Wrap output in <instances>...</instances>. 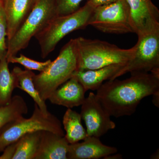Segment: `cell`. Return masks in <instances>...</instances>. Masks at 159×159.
Here are the masks:
<instances>
[{"label":"cell","mask_w":159,"mask_h":159,"mask_svg":"<svg viewBox=\"0 0 159 159\" xmlns=\"http://www.w3.org/2000/svg\"><path fill=\"white\" fill-rule=\"evenodd\" d=\"M159 91V75L132 72L129 78L103 83L97 90L99 102L111 117L130 116L141 101Z\"/></svg>","instance_id":"obj_1"},{"label":"cell","mask_w":159,"mask_h":159,"mask_svg":"<svg viewBox=\"0 0 159 159\" xmlns=\"http://www.w3.org/2000/svg\"><path fill=\"white\" fill-rule=\"evenodd\" d=\"M78 70H94L114 64L125 66L132 59L136 46L120 48L104 41L79 37L75 39Z\"/></svg>","instance_id":"obj_2"},{"label":"cell","mask_w":159,"mask_h":159,"mask_svg":"<svg viewBox=\"0 0 159 159\" xmlns=\"http://www.w3.org/2000/svg\"><path fill=\"white\" fill-rule=\"evenodd\" d=\"M78 70L76 40L71 39L62 47L56 59L45 70L34 75V86L41 98L46 101L52 93L73 77Z\"/></svg>","instance_id":"obj_3"},{"label":"cell","mask_w":159,"mask_h":159,"mask_svg":"<svg viewBox=\"0 0 159 159\" xmlns=\"http://www.w3.org/2000/svg\"><path fill=\"white\" fill-rule=\"evenodd\" d=\"M94 9L87 2L73 13L57 16L52 18L34 36L39 44L42 58H45L54 51L57 44L67 34L89 26V20Z\"/></svg>","instance_id":"obj_4"},{"label":"cell","mask_w":159,"mask_h":159,"mask_svg":"<svg viewBox=\"0 0 159 159\" xmlns=\"http://www.w3.org/2000/svg\"><path fill=\"white\" fill-rule=\"evenodd\" d=\"M57 16L55 0H37L25 20L8 41L6 59L16 56L20 51L27 48L31 38Z\"/></svg>","instance_id":"obj_5"},{"label":"cell","mask_w":159,"mask_h":159,"mask_svg":"<svg viewBox=\"0 0 159 159\" xmlns=\"http://www.w3.org/2000/svg\"><path fill=\"white\" fill-rule=\"evenodd\" d=\"M52 132L64 136L61 122L50 112L45 116L37 104H34L32 116L28 119L20 117L6 125L0 132V153L8 145L16 142L26 134L36 131Z\"/></svg>","instance_id":"obj_6"},{"label":"cell","mask_w":159,"mask_h":159,"mask_svg":"<svg viewBox=\"0 0 159 159\" xmlns=\"http://www.w3.org/2000/svg\"><path fill=\"white\" fill-rule=\"evenodd\" d=\"M89 25L109 34L134 33L128 5L125 0L94 8L89 20Z\"/></svg>","instance_id":"obj_7"},{"label":"cell","mask_w":159,"mask_h":159,"mask_svg":"<svg viewBox=\"0 0 159 159\" xmlns=\"http://www.w3.org/2000/svg\"><path fill=\"white\" fill-rule=\"evenodd\" d=\"M132 59L110 80L128 73H159V29L138 35Z\"/></svg>","instance_id":"obj_8"},{"label":"cell","mask_w":159,"mask_h":159,"mask_svg":"<svg viewBox=\"0 0 159 159\" xmlns=\"http://www.w3.org/2000/svg\"><path fill=\"white\" fill-rule=\"evenodd\" d=\"M81 106V115L84 121L88 136L100 138L116 127L111 116L96 97L90 92Z\"/></svg>","instance_id":"obj_9"},{"label":"cell","mask_w":159,"mask_h":159,"mask_svg":"<svg viewBox=\"0 0 159 159\" xmlns=\"http://www.w3.org/2000/svg\"><path fill=\"white\" fill-rule=\"evenodd\" d=\"M134 33L137 35L159 29V10L152 0H125Z\"/></svg>","instance_id":"obj_10"},{"label":"cell","mask_w":159,"mask_h":159,"mask_svg":"<svg viewBox=\"0 0 159 159\" xmlns=\"http://www.w3.org/2000/svg\"><path fill=\"white\" fill-rule=\"evenodd\" d=\"M83 141L69 145L67 159L104 158L118 152L116 147L104 145L97 137L87 136Z\"/></svg>","instance_id":"obj_11"},{"label":"cell","mask_w":159,"mask_h":159,"mask_svg":"<svg viewBox=\"0 0 159 159\" xmlns=\"http://www.w3.org/2000/svg\"><path fill=\"white\" fill-rule=\"evenodd\" d=\"M37 0H2L7 40L13 37L29 16Z\"/></svg>","instance_id":"obj_12"},{"label":"cell","mask_w":159,"mask_h":159,"mask_svg":"<svg viewBox=\"0 0 159 159\" xmlns=\"http://www.w3.org/2000/svg\"><path fill=\"white\" fill-rule=\"evenodd\" d=\"M86 92L77 78L72 77L56 89L48 99L53 104L72 109L82 105Z\"/></svg>","instance_id":"obj_13"},{"label":"cell","mask_w":159,"mask_h":159,"mask_svg":"<svg viewBox=\"0 0 159 159\" xmlns=\"http://www.w3.org/2000/svg\"><path fill=\"white\" fill-rule=\"evenodd\" d=\"M69 145L65 136L43 130L35 159H67Z\"/></svg>","instance_id":"obj_14"},{"label":"cell","mask_w":159,"mask_h":159,"mask_svg":"<svg viewBox=\"0 0 159 159\" xmlns=\"http://www.w3.org/2000/svg\"><path fill=\"white\" fill-rule=\"evenodd\" d=\"M125 66L114 64L94 70H77L73 77L77 78L85 91H97L104 81L111 79Z\"/></svg>","instance_id":"obj_15"},{"label":"cell","mask_w":159,"mask_h":159,"mask_svg":"<svg viewBox=\"0 0 159 159\" xmlns=\"http://www.w3.org/2000/svg\"><path fill=\"white\" fill-rule=\"evenodd\" d=\"M11 73L14 77L16 88L19 89L29 94L44 115L48 116L50 112L48 111L45 101L41 98L34 86L33 78L35 74L32 71L26 69L23 70L18 66L15 67Z\"/></svg>","instance_id":"obj_16"},{"label":"cell","mask_w":159,"mask_h":159,"mask_svg":"<svg viewBox=\"0 0 159 159\" xmlns=\"http://www.w3.org/2000/svg\"><path fill=\"white\" fill-rule=\"evenodd\" d=\"M81 120L80 114L71 108H68L64 115L62 124L66 132L65 137L69 144L79 142L88 136Z\"/></svg>","instance_id":"obj_17"},{"label":"cell","mask_w":159,"mask_h":159,"mask_svg":"<svg viewBox=\"0 0 159 159\" xmlns=\"http://www.w3.org/2000/svg\"><path fill=\"white\" fill-rule=\"evenodd\" d=\"M43 131L29 133L18 140L13 159H35L39 149Z\"/></svg>","instance_id":"obj_18"},{"label":"cell","mask_w":159,"mask_h":159,"mask_svg":"<svg viewBox=\"0 0 159 159\" xmlns=\"http://www.w3.org/2000/svg\"><path fill=\"white\" fill-rule=\"evenodd\" d=\"M28 112V107L21 96L16 95L7 105L0 107V132L9 123Z\"/></svg>","instance_id":"obj_19"},{"label":"cell","mask_w":159,"mask_h":159,"mask_svg":"<svg viewBox=\"0 0 159 159\" xmlns=\"http://www.w3.org/2000/svg\"><path fill=\"white\" fill-rule=\"evenodd\" d=\"M14 77L10 72L6 57L0 60V107L9 104L15 89Z\"/></svg>","instance_id":"obj_20"},{"label":"cell","mask_w":159,"mask_h":159,"mask_svg":"<svg viewBox=\"0 0 159 159\" xmlns=\"http://www.w3.org/2000/svg\"><path fill=\"white\" fill-rule=\"evenodd\" d=\"M8 63H18L23 66L26 70H37L42 72L48 68L51 62V60H48L46 61L41 62L31 59L23 54L19 56H15L7 60Z\"/></svg>","instance_id":"obj_21"},{"label":"cell","mask_w":159,"mask_h":159,"mask_svg":"<svg viewBox=\"0 0 159 159\" xmlns=\"http://www.w3.org/2000/svg\"><path fill=\"white\" fill-rule=\"evenodd\" d=\"M83 0H55L56 12L57 16L71 14L80 8Z\"/></svg>","instance_id":"obj_22"},{"label":"cell","mask_w":159,"mask_h":159,"mask_svg":"<svg viewBox=\"0 0 159 159\" xmlns=\"http://www.w3.org/2000/svg\"><path fill=\"white\" fill-rule=\"evenodd\" d=\"M6 36L7 25L2 6L0 8V60L6 57L7 49Z\"/></svg>","instance_id":"obj_23"},{"label":"cell","mask_w":159,"mask_h":159,"mask_svg":"<svg viewBox=\"0 0 159 159\" xmlns=\"http://www.w3.org/2000/svg\"><path fill=\"white\" fill-rule=\"evenodd\" d=\"M17 146V141L7 146L0 156V159H13Z\"/></svg>","instance_id":"obj_24"},{"label":"cell","mask_w":159,"mask_h":159,"mask_svg":"<svg viewBox=\"0 0 159 159\" xmlns=\"http://www.w3.org/2000/svg\"><path fill=\"white\" fill-rule=\"evenodd\" d=\"M120 0H88L87 2L94 8L98 6L107 5Z\"/></svg>","instance_id":"obj_25"},{"label":"cell","mask_w":159,"mask_h":159,"mask_svg":"<svg viewBox=\"0 0 159 159\" xmlns=\"http://www.w3.org/2000/svg\"><path fill=\"white\" fill-rule=\"evenodd\" d=\"M152 96L153 97V98H152V102H153L154 105H155L157 107H159V91L153 94Z\"/></svg>","instance_id":"obj_26"},{"label":"cell","mask_w":159,"mask_h":159,"mask_svg":"<svg viewBox=\"0 0 159 159\" xmlns=\"http://www.w3.org/2000/svg\"><path fill=\"white\" fill-rule=\"evenodd\" d=\"M114 154H113L110 155L108 156L105 157L103 159H119L122 158V155H121Z\"/></svg>","instance_id":"obj_27"},{"label":"cell","mask_w":159,"mask_h":159,"mask_svg":"<svg viewBox=\"0 0 159 159\" xmlns=\"http://www.w3.org/2000/svg\"><path fill=\"white\" fill-rule=\"evenodd\" d=\"M157 155H159V151H157L156 152H155L154 153L152 156L151 157L152 159H159V156H157Z\"/></svg>","instance_id":"obj_28"},{"label":"cell","mask_w":159,"mask_h":159,"mask_svg":"<svg viewBox=\"0 0 159 159\" xmlns=\"http://www.w3.org/2000/svg\"><path fill=\"white\" fill-rule=\"evenodd\" d=\"M2 6V0H0V8Z\"/></svg>","instance_id":"obj_29"}]
</instances>
